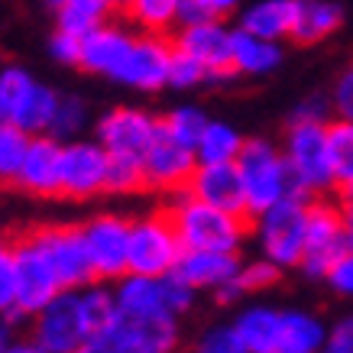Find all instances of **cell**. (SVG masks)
Here are the masks:
<instances>
[{"label":"cell","instance_id":"b9f144b4","mask_svg":"<svg viewBox=\"0 0 353 353\" xmlns=\"http://www.w3.org/2000/svg\"><path fill=\"white\" fill-rule=\"evenodd\" d=\"M49 52L59 65H75L78 68V62H81V36L55 30V36L49 39Z\"/></svg>","mask_w":353,"mask_h":353},{"label":"cell","instance_id":"e0dca14e","mask_svg":"<svg viewBox=\"0 0 353 353\" xmlns=\"http://www.w3.org/2000/svg\"><path fill=\"white\" fill-rule=\"evenodd\" d=\"M32 234L43 243L46 256H49L55 276L62 282V289H85L91 282H97L94 269H91V259H88L81 227L59 224V227H39Z\"/></svg>","mask_w":353,"mask_h":353},{"label":"cell","instance_id":"ffe728a7","mask_svg":"<svg viewBox=\"0 0 353 353\" xmlns=\"http://www.w3.org/2000/svg\"><path fill=\"white\" fill-rule=\"evenodd\" d=\"M185 192L194 194L198 201L214 204V208L246 214L243 182H240L236 162H198V169L192 172V182H188Z\"/></svg>","mask_w":353,"mask_h":353},{"label":"cell","instance_id":"44dd1931","mask_svg":"<svg viewBox=\"0 0 353 353\" xmlns=\"http://www.w3.org/2000/svg\"><path fill=\"white\" fill-rule=\"evenodd\" d=\"M243 259L236 253H217V250H185L175 276L188 282L194 292H217L240 272Z\"/></svg>","mask_w":353,"mask_h":353},{"label":"cell","instance_id":"f907efd6","mask_svg":"<svg viewBox=\"0 0 353 353\" xmlns=\"http://www.w3.org/2000/svg\"><path fill=\"white\" fill-rule=\"evenodd\" d=\"M7 343H10V321H3V318H0V353H3Z\"/></svg>","mask_w":353,"mask_h":353},{"label":"cell","instance_id":"9a60e30c","mask_svg":"<svg viewBox=\"0 0 353 353\" xmlns=\"http://www.w3.org/2000/svg\"><path fill=\"white\" fill-rule=\"evenodd\" d=\"M94 133V139L110 156L143 159L159 137V117H152L143 108H114L104 117H97Z\"/></svg>","mask_w":353,"mask_h":353},{"label":"cell","instance_id":"52a82bcc","mask_svg":"<svg viewBox=\"0 0 353 353\" xmlns=\"http://www.w3.org/2000/svg\"><path fill=\"white\" fill-rule=\"evenodd\" d=\"M175 347L179 318H130L117 311L81 353H175Z\"/></svg>","mask_w":353,"mask_h":353},{"label":"cell","instance_id":"f1b7e54d","mask_svg":"<svg viewBox=\"0 0 353 353\" xmlns=\"http://www.w3.org/2000/svg\"><path fill=\"white\" fill-rule=\"evenodd\" d=\"M246 139L240 137V130L227 120H208L198 146H194V156L198 162H236L240 150H243Z\"/></svg>","mask_w":353,"mask_h":353},{"label":"cell","instance_id":"2e32d148","mask_svg":"<svg viewBox=\"0 0 353 353\" xmlns=\"http://www.w3.org/2000/svg\"><path fill=\"white\" fill-rule=\"evenodd\" d=\"M194 169H198V156H194L192 146L172 139L169 133H162V127H159L156 143H152L150 152L143 156V185H146L150 192L179 194L188 188Z\"/></svg>","mask_w":353,"mask_h":353},{"label":"cell","instance_id":"1f68e13d","mask_svg":"<svg viewBox=\"0 0 353 353\" xmlns=\"http://www.w3.org/2000/svg\"><path fill=\"white\" fill-rule=\"evenodd\" d=\"M208 114L201 108H194V104H179V108H172L165 117H159V127L162 133H169L172 139H179L185 146H198V139H201L204 127H208Z\"/></svg>","mask_w":353,"mask_h":353},{"label":"cell","instance_id":"7a4b0ae2","mask_svg":"<svg viewBox=\"0 0 353 353\" xmlns=\"http://www.w3.org/2000/svg\"><path fill=\"white\" fill-rule=\"evenodd\" d=\"M236 172L243 182L246 217L263 214L266 208L299 192L282 146L269 143V139H246L240 156H236Z\"/></svg>","mask_w":353,"mask_h":353},{"label":"cell","instance_id":"ba28073f","mask_svg":"<svg viewBox=\"0 0 353 353\" xmlns=\"http://www.w3.org/2000/svg\"><path fill=\"white\" fill-rule=\"evenodd\" d=\"M185 246L175 234L169 211H150L130 221V272L139 276H169L175 272Z\"/></svg>","mask_w":353,"mask_h":353},{"label":"cell","instance_id":"836d02e7","mask_svg":"<svg viewBox=\"0 0 353 353\" xmlns=\"http://www.w3.org/2000/svg\"><path fill=\"white\" fill-rule=\"evenodd\" d=\"M327 152H331L334 175H337V185H341L343 179L353 175V120H327Z\"/></svg>","mask_w":353,"mask_h":353},{"label":"cell","instance_id":"484cf974","mask_svg":"<svg viewBox=\"0 0 353 353\" xmlns=\"http://www.w3.org/2000/svg\"><path fill=\"white\" fill-rule=\"evenodd\" d=\"M343 10L334 0H299V13H295V26H292V39L295 43H324L327 36L341 30Z\"/></svg>","mask_w":353,"mask_h":353},{"label":"cell","instance_id":"603a6c76","mask_svg":"<svg viewBox=\"0 0 353 353\" xmlns=\"http://www.w3.org/2000/svg\"><path fill=\"white\" fill-rule=\"evenodd\" d=\"M295 13H299V0H253L250 7L240 10L236 30L282 43V39H292Z\"/></svg>","mask_w":353,"mask_h":353},{"label":"cell","instance_id":"4fadbf2b","mask_svg":"<svg viewBox=\"0 0 353 353\" xmlns=\"http://www.w3.org/2000/svg\"><path fill=\"white\" fill-rule=\"evenodd\" d=\"M172 52H175V46L165 36L137 32L110 81H117V85L130 88V91H143V94L162 91V88H169Z\"/></svg>","mask_w":353,"mask_h":353},{"label":"cell","instance_id":"db71d44e","mask_svg":"<svg viewBox=\"0 0 353 353\" xmlns=\"http://www.w3.org/2000/svg\"><path fill=\"white\" fill-rule=\"evenodd\" d=\"M194 353H198V350H194Z\"/></svg>","mask_w":353,"mask_h":353},{"label":"cell","instance_id":"d6986e66","mask_svg":"<svg viewBox=\"0 0 353 353\" xmlns=\"http://www.w3.org/2000/svg\"><path fill=\"white\" fill-rule=\"evenodd\" d=\"M17 188L32 198H55L62 194V139L39 133L30 139L26 159L17 175Z\"/></svg>","mask_w":353,"mask_h":353},{"label":"cell","instance_id":"7402d4cb","mask_svg":"<svg viewBox=\"0 0 353 353\" xmlns=\"http://www.w3.org/2000/svg\"><path fill=\"white\" fill-rule=\"evenodd\" d=\"M133 36L137 32L123 30L117 23H104V26L91 30L88 36H81V62H78V68H85L91 75L114 78L130 43H133Z\"/></svg>","mask_w":353,"mask_h":353},{"label":"cell","instance_id":"4316f807","mask_svg":"<svg viewBox=\"0 0 353 353\" xmlns=\"http://www.w3.org/2000/svg\"><path fill=\"white\" fill-rule=\"evenodd\" d=\"M327 327L311 311L289 308L282 311V331H279V353H321Z\"/></svg>","mask_w":353,"mask_h":353},{"label":"cell","instance_id":"277c9868","mask_svg":"<svg viewBox=\"0 0 353 353\" xmlns=\"http://www.w3.org/2000/svg\"><path fill=\"white\" fill-rule=\"evenodd\" d=\"M59 91L36 81L32 72L23 65H3L0 68V123L26 130L30 137L49 133L59 108Z\"/></svg>","mask_w":353,"mask_h":353},{"label":"cell","instance_id":"8d00e7d4","mask_svg":"<svg viewBox=\"0 0 353 353\" xmlns=\"http://www.w3.org/2000/svg\"><path fill=\"white\" fill-rule=\"evenodd\" d=\"M143 185V159H130V156H110L108 169V192L110 194H133Z\"/></svg>","mask_w":353,"mask_h":353},{"label":"cell","instance_id":"816d5d0a","mask_svg":"<svg viewBox=\"0 0 353 353\" xmlns=\"http://www.w3.org/2000/svg\"><path fill=\"white\" fill-rule=\"evenodd\" d=\"M46 3H49L52 10H59V7H62V3H68V0H46Z\"/></svg>","mask_w":353,"mask_h":353},{"label":"cell","instance_id":"d6a6232c","mask_svg":"<svg viewBox=\"0 0 353 353\" xmlns=\"http://www.w3.org/2000/svg\"><path fill=\"white\" fill-rule=\"evenodd\" d=\"M30 133L10 123H0V185H13L30 150Z\"/></svg>","mask_w":353,"mask_h":353},{"label":"cell","instance_id":"83f0119b","mask_svg":"<svg viewBox=\"0 0 353 353\" xmlns=\"http://www.w3.org/2000/svg\"><path fill=\"white\" fill-rule=\"evenodd\" d=\"M117 10L110 0H68L55 10V26L72 36H88L91 30L110 23V13Z\"/></svg>","mask_w":353,"mask_h":353},{"label":"cell","instance_id":"8fae6325","mask_svg":"<svg viewBox=\"0 0 353 353\" xmlns=\"http://www.w3.org/2000/svg\"><path fill=\"white\" fill-rule=\"evenodd\" d=\"M85 250L91 259L97 282H117L130 272V217L123 214H94L81 224Z\"/></svg>","mask_w":353,"mask_h":353},{"label":"cell","instance_id":"d4e9b609","mask_svg":"<svg viewBox=\"0 0 353 353\" xmlns=\"http://www.w3.org/2000/svg\"><path fill=\"white\" fill-rule=\"evenodd\" d=\"M236 334L243 337L250 353H279V331H282V311L272 305H246L234 318Z\"/></svg>","mask_w":353,"mask_h":353},{"label":"cell","instance_id":"9c48e42d","mask_svg":"<svg viewBox=\"0 0 353 353\" xmlns=\"http://www.w3.org/2000/svg\"><path fill=\"white\" fill-rule=\"evenodd\" d=\"M32 341L46 353H81L94 337L81 308V292L62 289L43 311L32 314Z\"/></svg>","mask_w":353,"mask_h":353},{"label":"cell","instance_id":"f6af8a7d","mask_svg":"<svg viewBox=\"0 0 353 353\" xmlns=\"http://www.w3.org/2000/svg\"><path fill=\"white\" fill-rule=\"evenodd\" d=\"M208 17H211L208 0H179V23H198Z\"/></svg>","mask_w":353,"mask_h":353},{"label":"cell","instance_id":"5bb4252c","mask_svg":"<svg viewBox=\"0 0 353 353\" xmlns=\"http://www.w3.org/2000/svg\"><path fill=\"white\" fill-rule=\"evenodd\" d=\"M110 152L97 139L62 143V194L72 201H88L108 192Z\"/></svg>","mask_w":353,"mask_h":353},{"label":"cell","instance_id":"8992f818","mask_svg":"<svg viewBox=\"0 0 353 353\" xmlns=\"http://www.w3.org/2000/svg\"><path fill=\"white\" fill-rule=\"evenodd\" d=\"M308 194H289L279 204L256 214L253 230L263 259H269L279 269H299L301 250H305V224H308Z\"/></svg>","mask_w":353,"mask_h":353},{"label":"cell","instance_id":"681fc988","mask_svg":"<svg viewBox=\"0 0 353 353\" xmlns=\"http://www.w3.org/2000/svg\"><path fill=\"white\" fill-rule=\"evenodd\" d=\"M337 188H341V201H353V175L350 179H343Z\"/></svg>","mask_w":353,"mask_h":353},{"label":"cell","instance_id":"30bf717a","mask_svg":"<svg viewBox=\"0 0 353 353\" xmlns=\"http://www.w3.org/2000/svg\"><path fill=\"white\" fill-rule=\"evenodd\" d=\"M347 250V234H343L341 204L314 198L308 201V224H305V250H301L299 269L311 279H324L327 269L337 263Z\"/></svg>","mask_w":353,"mask_h":353},{"label":"cell","instance_id":"cb8c5ba5","mask_svg":"<svg viewBox=\"0 0 353 353\" xmlns=\"http://www.w3.org/2000/svg\"><path fill=\"white\" fill-rule=\"evenodd\" d=\"M230 65H234V75L263 78L282 65V46L276 39H263V36H253V32L234 30Z\"/></svg>","mask_w":353,"mask_h":353},{"label":"cell","instance_id":"e575fe53","mask_svg":"<svg viewBox=\"0 0 353 353\" xmlns=\"http://www.w3.org/2000/svg\"><path fill=\"white\" fill-rule=\"evenodd\" d=\"M81 130H88V104L75 94H62L59 108H55L52 127H49V137L68 143V139L81 137Z\"/></svg>","mask_w":353,"mask_h":353},{"label":"cell","instance_id":"c3c4849f","mask_svg":"<svg viewBox=\"0 0 353 353\" xmlns=\"http://www.w3.org/2000/svg\"><path fill=\"white\" fill-rule=\"evenodd\" d=\"M3 353H46V350L30 337V341H10L3 347Z\"/></svg>","mask_w":353,"mask_h":353},{"label":"cell","instance_id":"f546056e","mask_svg":"<svg viewBox=\"0 0 353 353\" xmlns=\"http://www.w3.org/2000/svg\"><path fill=\"white\" fill-rule=\"evenodd\" d=\"M279 272H282V269L272 266L269 259H250V263L240 266V272L227 282L224 289H217L214 295H217V301L230 305V301L243 299V295H253V292H263V289H269V285H276Z\"/></svg>","mask_w":353,"mask_h":353},{"label":"cell","instance_id":"6da1fadb","mask_svg":"<svg viewBox=\"0 0 353 353\" xmlns=\"http://www.w3.org/2000/svg\"><path fill=\"white\" fill-rule=\"evenodd\" d=\"M169 217L175 224V234L185 250H217V253H240L246 234H250V217L234 214L224 208H214L208 201H198L194 194L179 192L169 201Z\"/></svg>","mask_w":353,"mask_h":353},{"label":"cell","instance_id":"3957f363","mask_svg":"<svg viewBox=\"0 0 353 353\" xmlns=\"http://www.w3.org/2000/svg\"><path fill=\"white\" fill-rule=\"evenodd\" d=\"M198 292L169 272V276H139L127 272L114 285V305L130 318H182L192 311Z\"/></svg>","mask_w":353,"mask_h":353},{"label":"cell","instance_id":"7dc6e473","mask_svg":"<svg viewBox=\"0 0 353 353\" xmlns=\"http://www.w3.org/2000/svg\"><path fill=\"white\" fill-rule=\"evenodd\" d=\"M343 217V234H347V250H353V201H337Z\"/></svg>","mask_w":353,"mask_h":353},{"label":"cell","instance_id":"f5cc1de1","mask_svg":"<svg viewBox=\"0 0 353 353\" xmlns=\"http://www.w3.org/2000/svg\"><path fill=\"white\" fill-rule=\"evenodd\" d=\"M110 3H114V7H117V10H123V7H127L130 0H110Z\"/></svg>","mask_w":353,"mask_h":353},{"label":"cell","instance_id":"ee69618b","mask_svg":"<svg viewBox=\"0 0 353 353\" xmlns=\"http://www.w3.org/2000/svg\"><path fill=\"white\" fill-rule=\"evenodd\" d=\"M334 110L331 104V97H324V94H311L305 97L299 108L292 110V120H321V123H327V114Z\"/></svg>","mask_w":353,"mask_h":353},{"label":"cell","instance_id":"4dcf8cb0","mask_svg":"<svg viewBox=\"0 0 353 353\" xmlns=\"http://www.w3.org/2000/svg\"><path fill=\"white\" fill-rule=\"evenodd\" d=\"M123 13L139 32L165 36L172 26H179V0H130Z\"/></svg>","mask_w":353,"mask_h":353},{"label":"cell","instance_id":"5b68a950","mask_svg":"<svg viewBox=\"0 0 353 353\" xmlns=\"http://www.w3.org/2000/svg\"><path fill=\"white\" fill-rule=\"evenodd\" d=\"M289 172L301 194H324L337 188V175L327 152V123L321 120H289L282 143Z\"/></svg>","mask_w":353,"mask_h":353},{"label":"cell","instance_id":"7bdbcfd3","mask_svg":"<svg viewBox=\"0 0 353 353\" xmlns=\"http://www.w3.org/2000/svg\"><path fill=\"white\" fill-rule=\"evenodd\" d=\"M321 353H353V311L327 327Z\"/></svg>","mask_w":353,"mask_h":353},{"label":"cell","instance_id":"d590c367","mask_svg":"<svg viewBox=\"0 0 353 353\" xmlns=\"http://www.w3.org/2000/svg\"><path fill=\"white\" fill-rule=\"evenodd\" d=\"M17 295H20V279H17V259H13V246L0 243V318L3 321H20L17 311Z\"/></svg>","mask_w":353,"mask_h":353},{"label":"cell","instance_id":"f35d334b","mask_svg":"<svg viewBox=\"0 0 353 353\" xmlns=\"http://www.w3.org/2000/svg\"><path fill=\"white\" fill-rule=\"evenodd\" d=\"M198 353H250L243 337L236 334L234 324H214L201 334L198 341Z\"/></svg>","mask_w":353,"mask_h":353},{"label":"cell","instance_id":"ab89813d","mask_svg":"<svg viewBox=\"0 0 353 353\" xmlns=\"http://www.w3.org/2000/svg\"><path fill=\"white\" fill-rule=\"evenodd\" d=\"M324 282H327L341 299H353V250H343L341 256H337V263L327 269Z\"/></svg>","mask_w":353,"mask_h":353},{"label":"cell","instance_id":"bcb514c9","mask_svg":"<svg viewBox=\"0 0 353 353\" xmlns=\"http://www.w3.org/2000/svg\"><path fill=\"white\" fill-rule=\"evenodd\" d=\"M243 7V0H208V10H211V17H221L224 20L227 13H236Z\"/></svg>","mask_w":353,"mask_h":353},{"label":"cell","instance_id":"74e56055","mask_svg":"<svg viewBox=\"0 0 353 353\" xmlns=\"http://www.w3.org/2000/svg\"><path fill=\"white\" fill-rule=\"evenodd\" d=\"M175 46V43H172ZM208 81H214L211 72L204 68L198 59L185 52H172V68H169V88H179V91H188V88H198V85H208Z\"/></svg>","mask_w":353,"mask_h":353},{"label":"cell","instance_id":"ac0fdd59","mask_svg":"<svg viewBox=\"0 0 353 353\" xmlns=\"http://www.w3.org/2000/svg\"><path fill=\"white\" fill-rule=\"evenodd\" d=\"M175 49L185 55H192L211 72V78H227L234 75L230 65V52H234V30H227V23L221 17H208L198 23H182L179 36L172 39Z\"/></svg>","mask_w":353,"mask_h":353},{"label":"cell","instance_id":"7c38bea8","mask_svg":"<svg viewBox=\"0 0 353 353\" xmlns=\"http://www.w3.org/2000/svg\"><path fill=\"white\" fill-rule=\"evenodd\" d=\"M13 246V259H17V279H20V295H17V311L20 318H32L36 311H43L49 301L62 292V282L55 276L52 263L46 256L43 243L36 234H23Z\"/></svg>","mask_w":353,"mask_h":353},{"label":"cell","instance_id":"60d3db41","mask_svg":"<svg viewBox=\"0 0 353 353\" xmlns=\"http://www.w3.org/2000/svg\"><path fill=\"white\" fill-rule=\"evenodd\" d=\"M331 104H334V114H337V117L353 120V62L347 65L341 75H337V81H334Z\"/></svg>","mask_w":353,"mask_h":353}]
</instances>
